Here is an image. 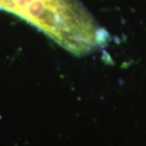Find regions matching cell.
<instances>
[{
    "label": "cell",
    "instance_id": "1",
    "mask_svg": "<svg viewBox=\"0 0 146 146\" xmlns=\"http://www.w3.org/2000/svg\"><path fill=\"white\" fill-rule=\"evenodd\" d=\"M0 10L21 17L78 56L106 40V31L77 0H0Z\"/></svg>",
    "mask_w": 146,
    "mask_h": 146
}]
</instances>
